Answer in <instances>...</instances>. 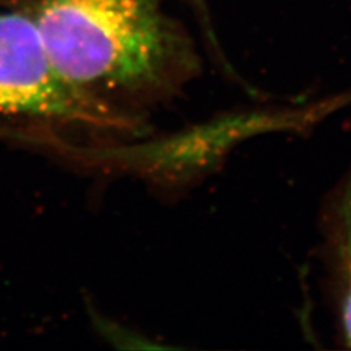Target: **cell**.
<instances>
[{"mask_svg": "<svg viewBox=\"0 0 351 351\" xmlns=\"http://www.w3.org/2000/svg\"><path fill=\"white\" fill-rule=\"evenodd\" d=\"M29 16L63 78L126 113L169 100L197 72L158 0H40Z\"/></svg>", "mask_w": 351, "mask_h": 351, "instance_id": "1", "label": "cell"}, {"mask_svg": "<svg viewBox=\"0 0 351 351\" xmlns=\"http://www.w3.org/2000/svg\"><path fill=\"white\" fill-rule=\"evenodd\" d=\"M0 122L40 136L144 135L142 117L82 94L54 68L29 15L0 12Z\"/></svg>", "mask_w": 351, "mask_h": 351, "instance_id": "2", "label": "cell"}, {"mask_svg": "<svg viewBox=\"0 0 351 351\" xmlns=\"http://www.w3.org/2000/svg\"><path fill=\"white\" fill-rule=\"evenodd\" d=\"M324 239L329 293L341 339L351 348V174L329 199Z\"/></svg>", "mask_w": 351, "mask_h": 351, "instance_id": "3", "label": "cell"}]
</instances>
